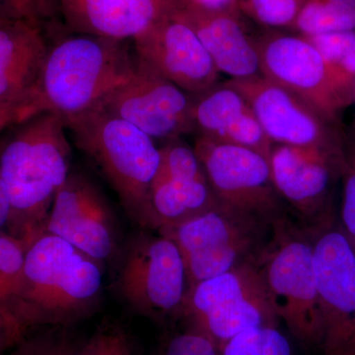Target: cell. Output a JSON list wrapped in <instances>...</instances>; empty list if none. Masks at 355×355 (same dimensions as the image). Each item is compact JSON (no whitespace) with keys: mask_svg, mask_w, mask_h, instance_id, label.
Instances as JSON below:
<instances>
[{"mask_svg":"<svg viewBox=\"0 0 355 355\" xmlns=\"http://www.w3.org/2000/svg\"><path fill=\"white\" fill-rule=\"evenodd\" d=\"M103 263L44 232L26 254L17 289L0 304V347H15L39 326L67 328L92 317L102 301Z\"/></svg>","mask_w":355,"mask_h":355,"instance_id":"cell-1","label":"cell"},{"mask_svg":"<svg viewBox=\"0 0 355 355\" xmlns=\"http://www.w3.org/2000/svg\"><path fill=\"white\" fill-rule=\"evenodd\" d=\"M67 130L62 116L41 114L18 125L2 144L0 191L11 203L10 218L2 231L28 248L46 232L55 198L70 174Z\"/></svg>","mask_w":355,"mask_h":355,"instance_id":"cell-2","label":"cell"},{"mask_svg":"<svg viewBox=\"0 0 355 355\" xmlns=\"http://www.w3.org/2000/svg\"><path fill=\"white\" fill-rule=\"evenodd\" d=\"M135 60L127 41L76 33L58 40L50 46L38 81L13 125L41 114L67 121L98 108L130 79Z\"/></svg>","mask_w":355,"mask_h":355,"instance_id":"cell-3","label":"cell"},{"mask_svg":"<svg viewBox=\"0 0 355 355\" xmlns=\"http://www.w3.org/2000/svg\"><path fill=\"white\" fill-rule=\"evenodd\" d=\"M64 123L77 148L99 168L130 218L141 229L154 230L149 193L161 162L154 139L102 108Z\"/></svg>","mask_w":355,"mask_h":355,"instance_id":"cell-4","label":"cell"},{"mask_svg":"<svg viewBox=\"0 0 355 355\" xmlns=\"http://www.w3.org/2000/svg\"><path fill=\"white\" fill-rule=\"evenodd\" d=\"M114 266L116 291L130 309L158 324L182 317L190 284L173 240L142 229L123 245Z\"/></svg>","mask_w":355,"mask_h":355,"instance_id":"cell-5","label":"cell"},{"mask_svg":"<svg viewBox=\"0 0 355 355\" xmlns=\"http://www.w3.org/2000/svg\"><path fill=\"white\" fill-rule=\"evenodd\" d=\"M272 237L256 261L270 300L292 336L320 345L322 318L313 242L279 221Z\"/></svg>","mask_w":355,"mask_h":355,"instance_id":"cell-6","label":"cell"},{"mask_svg":"<svg viewBox=\"0 0 355 355\" xmlns=\"http://www.w3.org/2000/svg\"><path fill=\"white\" fill-rule=\"evenodd\" d=\"M263 224L265 220L218 202L202 214L157 232L176 243L191 287L256 261L266 247L261 243Z\"/></svg>","mask_w":355,"mask_h":355,"instance_id":"cell-7","label":"cell"},{"mask_svg":"<svg viewBox=\"0 0 355 355\" xmlns=\"http://www.w3.org/2000/svg\"><path fill=\"white\" fill-rule=\"evenodd\" d=\"M217 202L229 209L277 220L282 207L270 159L248 147L197 137L193 146Z\"/></svg>","mask_w":355,"mask_h":355,"instance_id":"cell-8","label":"cell"},{"mask_svg":"<svg viewBox=\"0 0 355 355\" xmlns=\"http://www.w3.org/2000/svg\"><path fill=\"white\" fill-rule=\"evenodd\" d=\"M246 98L272 144L340 148L345 130L312 103L263 76L228 79Z\"/></svg>","mask_w":355,"mask_h":355,"instance_id":"cell-9","label":"cell"},{"mask_svg":"<svg viewBox=\"0 0 355 355\" xmlns=\"http://www.w3.org/2000/svg\"><path fill=\"white\" fill-rule=\"evenodd\" d=\"M313 242V241H312ZM324 355H355V253L342 228L326 226L313 242Z\"/></svg>","mask_w":355,"mask_h":355,"instance_id":"cell-10","label":"cell"},{"mask_svg":"<svg viewBox=\"0 0 355 355\" xmlns=\"http://www.w3.org/2000/svg\"><path fill=\"white\" fill-rule=\"evenodd\" d=\"M98 108L132 123L154 140L166 142L195 133L193 95L159 74L137 55L132 76Z\"/></svg>","mask_w":355,"mask_h":355,"instance_id":"cell-11","label":"cell"},{"mask_svg":"<svg viewBox=\"0 0 355 355\" xmlns=\"http://www.w3.org/2000/svg\"><path fill=\"white\" fill-rule=\"evenodd\" d=\"M46 230L105 266L114 265L123 247L118 220L106 198L78 172H70L58 191Z\"/></svg>","mask_w":355,"mask_h":355,"instance_id":"cell-12","label":"cell"},{"mask_svg":"<svg viewBox=\"0 0 355 355\" xmlns=\"http://www.w3.org/2000/svg\"><path fill=\"white\" fill-rule=\"evenodd\" d=\"M254 37L261 76L340 120L343 110L331 89L323 57L309 39L282 30H265Z\"/></svg>","mask_w":355,"mask_h":355,"instance_id":"cell-13","label":"cell"},{"mask_svg":"<svg viewBox=\"0 0 355 355\" xmlns=\"http://www.w3.org/2000/svg\"><path fill=\"white\" fill-rule=\"evenodd\" d=\"M137 57L191 95L219 83L214 60L195 31L176 12L133 39Z\"/></svg>","mask_w":355,"mask_h":355,"instance_id":"cell-14","label":"cell"},{"mask_svg":"<svg viewBox=\"0 0 355 355\" xmlns=\"http://www.w3.org/2000/svg\"><path fill=\"white\" fill-rule=\"evenodd\" d=\"M343 158V146L324 148L272 144L270 164L279 197L303 216H315L329 202L334 182L342 173Z\"/></svg>","mask_w":355,"mask_h":355,"instance_id":"cell-15","label":"cell"},{"mask_svg":"<svg viewBox=\"0 0 355 355\" xmlns=\"http://www.w3.org/2000/svg\"><path fill=\"white\" fill-rule=\"evenodd\" d=\"M42 25L0 14V128L14 118L36 85L48 57Z\"/></svg>","mask_w":355,"mask_h":355,"instance_id":"cell-16","label":"cell"},{"mask_svg":"<svg viewBox=\"0 0 355 355\" xmlns=\"http://www.w3.org/2000/svg\"><path fill=\"white\" fill-rule=\"evenodd\" d=\"M65 25L76 34L127 41L173 15L176 0H55Z\"/></svg>","mask_w":355,"mask_h":355,"instance_id":"cell-17","label":"cell"},{"mask_svg":"<svg viewBox=\"0 0 355 355\" xmlns=\"http://www.w3.org/2000/svg\"><path fill=\"white\" fill-rule=\"evenodd\" d=\"M193 118L198 137L248 147L270 159L272 142L245 96L230 81L193 96Z\"/></svg>","mask_w":355,"mask_h":355,"instance_id":"cell-18","label":"cell"},{"mask_svg":"<svg viewBox=\"0 0 355 355\" xmlns=\"http://www.w3.org/2000/svg\"><path fill=\"white\" fill-rule=\"evenodd\" d=\"M176 15L198 35L220 73L230 79L261 76L254 37L247 32L241 13L180 7Z\"/></svg>","mask_w":355,"mask_h":355,"instance_id":"cell-19","label":"cell"},{"mask_svg":"<svg viewBox=\"0 0 355 355\" xmlns=\"http://www.w3.org/2000/svg\"><path fill=\"white\" fill-rule=\"evenodd\" d=\"M282 323L266 286L222 301L189 323L209 336L218 347L230 338L252 329Z\"/></svg>","mask_w":355,"mask_h":355,"instance_id":"cell-20","label":"cell"},{"mask_svg":"<svg viewBox=\"0 0 355 355\" xmlns=\"http://www.w3.org/2000/svg\"><path fill=\"white\" fill-rule=\"evenodd\" d=\"M154 230L178 225L218 205L207 176L198 179L154 178L149 193Z\"/></svg>","mask_w":355,"mask_h":355,"instance_id":"cell-21","label":"cell"},{"mask_svg":"<svg viewBox=\"0 0 355 355\" xmlns=\"http://www.w3.org/2000/svg\"><path fill=\"white\" fill-rule=\"evenodd\" d=\"M323 57L340 109L355 103V31L305 36Z\"/></svg>","mask_w":355,"mask_h":355,"instance_id":"cell-22","label":"cell"},{"mask_svg":"<svg viewBox=\"0 0 355 355\" xmlns=\"http://www.w3.org/2000/svg\"><path fill=\"white\" fill-rule=\"evenodd\" d=\"M291 31L307 37L355 31V11L335 10L314 0H305Z\"/></svg>","mask_w":355,"mask_h":355,"instance_id":"cell-23","label":"cell"},{"mask_svg":"<svg viewBox=\"0 0 355 355\" xmlns=\"http://www.w3.org/2000/svg\"><path fill=\"white\" fill-rule=\"evenodd\" d=\"M220 355H294L292 345L275 327L243 331L219 347Z\"/></svg>","mask_w":355,"mask_h":355,"instance_id":"cell-24","label":"cell"},{"mask_svg":"<svg viewBox=\"0 0 355 355\" xmlns=\"http://www.w3.org/2000/svg\"><path fill=\"white\" fill-rule=\"evenodd\" d=\"M305 0H239L243 16L266 30H291Z\"/></svg>","mask_w":355,"mask_h":355,"instance_id":"cell-25","label":"cell"},{"mask_svg":"<svg viewBox=\"0 0 355 355\" xmlns=\"http://www.w3.org/2000/svg\"><path fill=\"white\" fill-rule=\"evenodd\" d=\"M28 249L22 240L6 231L0 232V304L6 302L19 286Z\"/></svg>","mask_w":355,"mask_h":355,"instance_id":"cell-26","label":"cell"},{"mask_svg":"<svg viewBox=\"0 0 355 355\" xmlns=\"http://www.w3.org/2000/svg\"><path fill=\"white\" fill-rule=\"evenodd\" d=\"M342 228L355 253V123L345 132L342 173Z\"/></svg>","mask_w":355,"mask_h":355,"instance_id":"cell-27","label":"cell"},{"mask_svg":"<svg viewBox=\"0 0 355 355\" xmlns=\"http://www.w3.org/2000/svg\"><path fill=\"white\" fill-rule=\"evenodd\" d=\"M161 162L158 176L173 179H198L205 176L195 148L183 140H168L160 148Z\"/></svg>","mask_w":355,"mask_h":355,"instance_id":"cell-28","label":"cell"},{"mask_svg":"<svg viewBox=\"0 0 355 355\" xmlns=\"http://www.w3.org/2000/svg\"><path fill=\"white\" fill-rule=\"evenodd\" d=\"M83 343H76L60 328L26 338L7 355H83Z\"/></svg>","mask_w":355,"mask_h":355,"instance_id":"cell-29","label":"cell"},{"mask_svg":"<svg viewBox=\"0 0 355 355\" xmlns=\"http://www.w3.org/2000/svg\"><path fill=\"white\" fill-rule=\"evenodd\" d=\"M83 355H137L130 336L116 324H103L83 343Z\"/></svg>","mask_w":355,"mask_h":355,"instance_id":"cell-30","label":"cell"},{"mask_svg":"<svg viewBox=\"0 0 355 355\" xmlns=\"http://www.w3.org/2000/svg\"><path fill=\"white\" fill-rule=\"evenodd\" d=\"M160 355H220V350L209 336L189 326L166 340Z\"/></svg>","mask_w":355,"mask_h":355,"instance_id":"cell-31","label":"cell"},{"mask_svg":"<svg viewBox=\"0 0 355 355\" xmlns=\"http://www.w3.org/2000/svg\"><path fill=\"white\" fill-rule=\"evenodd\" d=\"M0 14L42 25L58 11L55 0H0Z\"/></svg>","mask_w":355,"mask_h":355,"instance_id":"cell-32","label":"cell"},{"mask_svg":"<svg viewBox=\"0 0 355 355\" xmlns=\"http://www.w3.org/2000/svg\"><path fill=\"white\" fill-rule=\"evenodd\" d=\"M176 1L180 6L186 7V8L240 12L239 0H176Z\"/></svg>","mask_w":355,"mask_h":355,"instance_id":"cell-33","label":"cell"},{"mask_svg":"<svg viewBox=\"0 0 355 355\" xmlns=\"http://www.w3.org/2000/svg\"><path fill=\"white\" fill-rule=\"evenodd\" d=\"M329 8L340 11H355V0H314Z\"/></svg>","mask_w":355,"mask_h":355,"instance_id":"cell-34","label":"cell"}]
</instances>
